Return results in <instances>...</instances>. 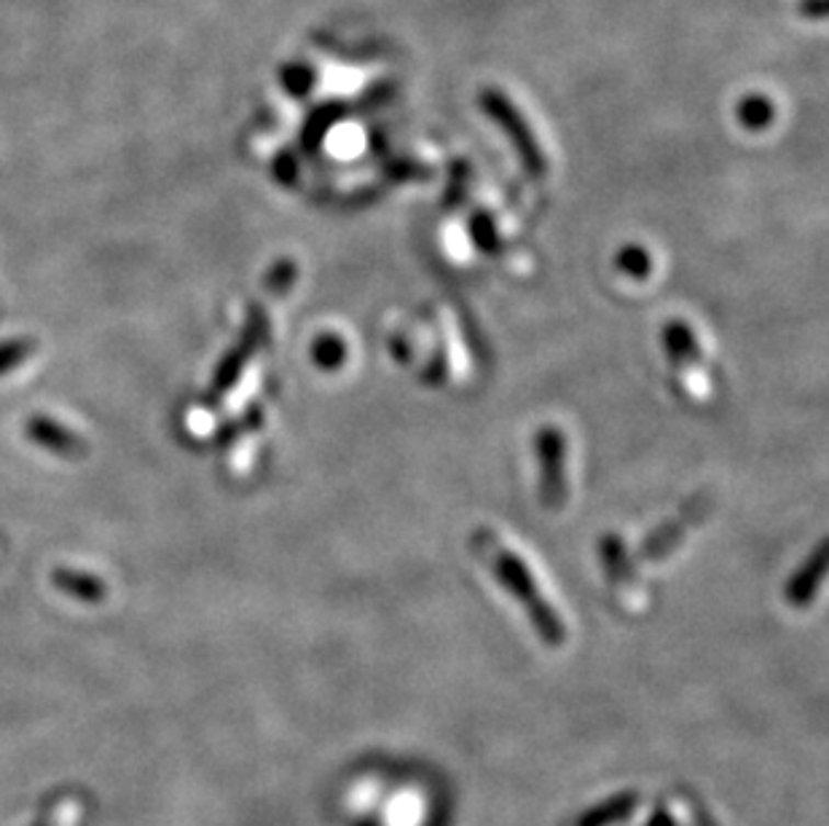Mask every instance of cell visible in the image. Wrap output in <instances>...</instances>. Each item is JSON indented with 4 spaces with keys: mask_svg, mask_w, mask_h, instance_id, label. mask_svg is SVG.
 <instances>
[{
    "mask_svg": "<svg viewBox=\"0 0 829 826\" xmlns=\"http://www.w3.org/2000/svg\"><path fill=\"white\" fill-rule=\"evenodd\" d=\"M741 118L749 126H762L771 118V105L762 100H749L741 105Z\"/></svg>",
    "mask_w": 829,
    "mask_h": 826,
    "instance_id": "7a4b0ae2",
    "label": "cell"
},
{
    "mask_svg": "<svg viewBox=\"0 0 829 826\" xmlns=\"http://www.w3.org/2000/svg\"><path fill=\"white\" fill-rule=\"evenodd\" d=\"M484 105H489L491 116H495L497 122H500V124L504 126V129H508L510 135H513L515 146H519V148H521V154H524L526 165H532L534 170H540V167H543V161H540V150H537V146H534L532 137L526 135L524 122H521L519 113L513 111V105H510V102H504V100L500 98V94H495V92L486 94V98H484Z\"/></svg>",
    "mask_w": 829,
    "mask_h": 826,
    "instance_id": "6da1fadb",
    "label": "cell"
}]
</instances>
